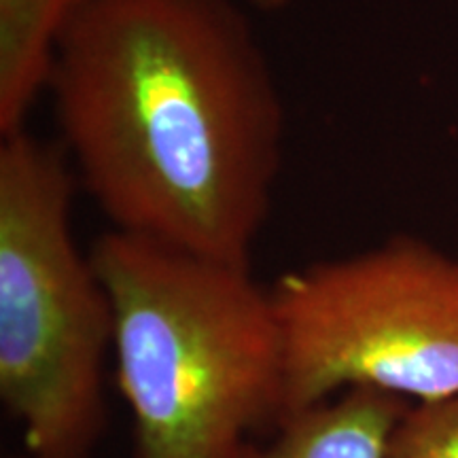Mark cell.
I'll list each match as a JSON object with an SVG mask.
<instances>
[{"label":"cell","mask_w":458,"mask_h":458,"mask_svg":"<svg viewBox=\"0 0 458 458\" xmlns=\"http://www.w3.org/2000/svg\"><path fill=\"white\" fill-rule=\"evenodd\" d=\"M89 255L113 306L134 458H236L255 431L278 425L283 342L270 289L250 266L117 229Z\"/></svg>","instance_id":"cell-2"},{"label":"cell","mask_w":458,"mask_h":458,"mask_svg":"<svg viewBox=\"0 0 458 458\" xmlns=\"http://www.w3.org/2000/svg\"><path fill=\"white\" fill-rule=\"evenodd\" d=\"M270 295L284 360L278 425L352 388L416 403L458 394V259L427 242L399 236L310 263Z\"/></svg>","instance_id":"cell-4"},{"label":"cell","mask_w":458,"mask_h":458,"mask_svg":"<svg viewBox=\"0 0 458 458\" xmlns=\"http://www.w3.org/2000/svg\"><path fill=\"white\" fill-rule=\"evenodd\" d=\"M47 91L60 145L117 232L250 266L284 102L236 0H89Z\"/></svg>","instance_id":"cell-1"},{"label":"cell","mask_w":458,"mask_h":458,"mask_svg":"<svg viewBox=\"0 0 458 458\" xmlns=\"http://www.w3.org/2000/svg\"><path fill=\"white\" fill-rule=\"evenodd\" d=\"M405 410L397 394L352 388L284 418L270 442L250 439L236 458H385Z\"/></svg>","instance_id":"cell-5"},{"label":"cell","mask_w":458,"mask_h":458,"mask_svg":"<svg viewBox=\"0 0 458 458\" xmlns=\"http://www.w3.org/2000/svg\"><path fill=\"white\" fill-rule=\"evenodd\" d=\"M246 3H250L253 7L261 11H280L289 7V4H293L295 0H246Z\"/></svg>","instance_id":"cell-8"},{"label":"cell","mask_w":458,"mask_h":458,"mask_svg":"<svg viewBox=\"0 0 458 458\" xmlns=\"http://www.w3.org/2000/svg\"><path fill=\"white\" fill-rule=\"evenodd\" d=\"M385 458H458V394L405 410Z\"/></svg>","instance_id":"cell-7"},{"label":"cell","mask_w":458,"mask_h":458,"mask_svg":"<svg viewBox=\"0 0 458 458\" xmlns=\"http://www.w3.org/2000/svg\"><path fill=\"white\" fill-rule=\"evenodd\" d=\"M0 139V399L26 458H96L114 320L72 236L77 174L60 142Z\"/></svg>","instance_id":"cell-3"},{"label":"cell","mask_w":458,"mask_h":458,"mask_svg":"<svg viewBox=\"0 0 458 458\" xmlns=\"http://www.w3.org/2000/svg\"><path fill=\"white\" fill-rule=\"evenodd\" d=\"M89 0H0V136L26 128L68 26Z\"/></svg>","instance_id":"cell-6"}]
</instances>
